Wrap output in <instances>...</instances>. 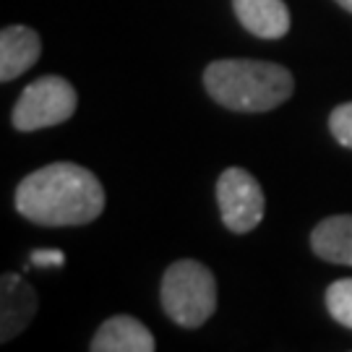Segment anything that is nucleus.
<instances>
[{"label": "nucleus", "instance_id": "4", "mask_svg": "<svg viewBox=\"0 0 352 352\" xmlns=\"http://www.w3.org/2000/svg\"><path fill=\"white\" fill-rule=\"evenodd\" d=\"M78 94L74 84L63 76H39L21 91L13 107V128L21 133H32L39 128L65 123L76 113Z\"/></svg>", "mask_w": 352, "mask_h": 352}, {"label": "nucleus", "instance_id": "11", "mask_svg": "<svg viewBox=\"0 0 352 352\" xmlns=\"http://www.w3.org/2000/svg\"><path fill=\"white\" fill-rule=\"evenodd\" d=\"M324 300H327L329 316L344 329H352V277L331 282Z\"/></svg>", "mask_w": 352, "mask_h": 352}, {"label": "nucleus", "instance_id": "3", "mask_svg": "<svg viewBox=\"0 0 352 352\" xmlns=\"http://www.w3.org/2000/svg\"><path fill=\"white\" fill-rule=\"evenodd\" d=\"M164 314L177 327L199 329L217 311V282L204 264L193 258H180L167 266L160 287Z\"/></svg>", "mask_w": 352, "mask_h": 352}, {"label": "nucleus", "instance_id": "10", "mask_svg": "<svg viewBox=\"0 0 352 352\" xmlns=\"http://www.w3.org/2000/svg\"><path fill=\"white\" fill-rule=\"evenodd\" d=\"M311 248L329 264L352 266V214H337L318 222L311 232Z\"/></svg>", "mask_w": 352, "mask_h": 352}, {"label": "nucleus", "instance_id": "2", "mask_svg": "<svg viewBox=\"0 0 352 352\" xmlns=\"http://www.w3.org/2000/svg\"><path fill=\"white\" fill-rule=\"evenodd\" d=\"M204 87L217 104L235 113H269L287 102L295 78L285 65L248 58L214 60L204 71Z\"/></svg>", "mask_w": 352, "mask_h": 352}, {"label": "nucleus", "instance_id": "8", "mask_svg": "<svg viewBox=\"0 0 352 352\" xmlns=\"http://www.w3.org/2000/svg\"><path fill=\"white\" fill-rule=\"evenodd\" d=\"M42 42L29 26H6L0 32V81H13L39 60Z\"/></svg>", "mask_w": 352, "mask_h": 352}, {"label": "nucleus", "instance_id": "13", "mask_svg": "<svg viewBox=\"0 0 352 352\" xmlns=\"http://www.w3.org/2000/svg\"><path fill=\"white\" fill-rule=\"evenodd\" d=\"M63 251H52V248H39V251H32V256H29L32 266H63Z\"/></svg>", "mask_w": 352, "mask_h": 352}, {"label": "nucleus", "instance_id": "9", "mask_svg": "<svg viewBox=\"0 0 352 352\" xmlns=\"http://www.w3.org/2000/svg\"><path fill=\"white\" fill-rule=\"evenodd\" d=\"M238 21L261 39H282L289 32L285 0H232Z\"/></svg>", "mask_w": 352, "mask_h": 352}, {"label": "nucleus", "instance_id": "7", "mask_svg": "<svg viewBox=\"0 0 352 352\" xmlns=\"http://www.w3.org/2000/svg\"><path fill=\"white\" fill-rule=\"evenodd\" d=\"M89 347L91 352H154L157 342H154V334L139 318L113 316L97 329Z\"/></svg>", "mask_w": 352, "mask_h": 352}, {"label": "nucleus", "instance_id": "5", "mask_svg": "<svg viewBox=\"0 0 352 352\" xmlns=\"http://www.w3.org/2000/svg\"><path fill=\"white\" fill-rule=\"evenodd\" d=\"M217 204L230 232L245 235L264 219V190L258 180L243 167H227L217 180Z\"/></svg>", "mask_w": 352, "mask_h": 352}, {"label": "nucleus", "instance_id": "6", "mask_svg": "<svg viewBox=\"0 0 352 352\" xmlns=\"http://www.w3.org/2000/svg\"><path fill=\"white\" fill-rule=\"evenodd\" d=\"M37 292L19 274H3L0 282V342L21 334L37 314Z\"/></svg>", "mask_w": 352, "mask_h": 352}, {"label": "nucleus", "instance_id": "12", "mask_svg": "<svg viewBox=\"0 0 352 352\" xmlns=\"http://www.w3.org/2000/svg\"><path fill=\"white\" fill-rule=\"evenodd\" d=\"M329 131L344 149H352V102L334 107L329 115Z\"/></svg>", "mask_w": 352, "mask_h": 352}, {"label": "nucleus", "instance_id": "14", "mask_svg": "<svg viewBox=\"0 0 352 352\" xmlns=\"http://www.w3.org/2000/svg\"><path fill=\"white\" fill-rule=\"evenodd\" d=\"M334 3H340L344 11H350L352 13V0H334Z\"/></svg>", "mask_w": 352, "mask_h": 352}, {"label": "nucleus", "instance_id": "1", "mask_svg": "<svg viewBox=\"0 0 352 352\" xmlns=\"http://www.w3.org/2000/svg\"><path fill=\"white\" fill-rule=\"evenodd\" d=\"M16 209L42 227L89 225L104 209V188L81 164L52 162L19 183Z\"/></svg>", "mask_w": 352, "mask_h": 352}]
</instances>
